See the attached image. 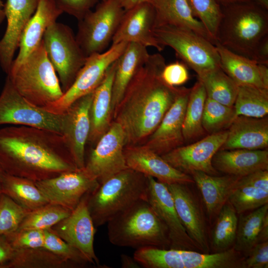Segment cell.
I'll return each instance as SVG.
<instances>
[{
	"label": "cell",
	"mask_w": 268,
	"mask_h": 268,
	"mask_svg": "<svg viewBox=\"0 0 268 268\" xmlns=\"http://www.w3.org/2000/svg\"><path fill=\"white\" fill-rule=\"evenodd\" d=\"M123 0L101 1L78 22L76 40L86 57L105 51L125 12Z\"/></svg>",
	"instance_id": "cell-9"
},
{
	"label": "cell",
	"mask_w": 268,
	"mask_h": 268,
	"mask_svg": "<svg viewBox=\"0 0 268 268\" xmlns=\"http://www.w3.org/2000/svg\"><path fill=\"white\" fill-rule=\"evenodd\" d=\"M71 212V210L66 207L49 202L29 211L21 222L18 229H49L68 216Z\"/></svg>",
	"instance_id": "cell-41"
},
{
	"label": "cell",
	"mask_w": 268,
	"mask_h": 268,
	"mask_svg": "<svg viewBox=\"0 0 268 268\" xmlns=\"http://www.w3.org/2000/svg\"><path fill=\"white\" fill-rule=\"evenodd\" d=\"M7 76L18 93L38 107H46L64 93L43 40L20 64L11 67Z\"/></svg>",
	"instance_id": "cell-6"
},
{
	"label": "cell",
	"mask_w": 268,
	"mask_h": 268,
	"mask_svg": "<svg viewBox=\"0 0 268 268\" xmlns=\"http://www.w3.org/2000/svg\"><path fill=\"white\" fill-rule=\"evenodd\" d=\"M1 193L7 196L29 211L49 203L34 182L5 173L1 183Z\"/></svg>",
	"instance_id": "cell-34"
},
{
	"label": "cell",
	"mask_w": 268,
	"mask_h": 268,
	"mask_svg": "<svg viewBox=\"0 0 268 268\" xmlns=\"http://www.w3.org/2000/svg\"><path fill=\"white\" fill-rule=\"evenodd\" d=\"M14 253V249L5 236H0V268H6Z\"/></svg>",
	"instance_id": "cell-49"
},
{
	"label": "cell",
	"mask_w": 268,
	"mask_h": 268,
	"mask_svg": "<svg viewBox=\"0 0 268 268\" xmlns=\"http://www.w3.org/2000/svg\"><path fill=\"white\" fill-rule=\"evenodd\" d=\"M85 194L68 216L50 229L67 243L79 250L93 265H99L94 252V239L96 231L88 208Z\"/></svg>",
	"instance_id": "cell-15"
},
{
	"label": "cell",
	"mask_w": 268,
	"mask_h": 268,
	"mask_svg": "<svg viewBox=\"0 0 268 268\" xmlns=\"http://www.w3.org/2000/svg\"><path fill=\"white\" fill-rule=\"evenodd\" d=\"M216 1L221 6H224L233 3L249 1L250 0H216Z\"/></svg>",
	"instance_id": "cell-53"
},
{
	"label": "cell",
	"mask_w": 268,
	"mask_h": 268,
	"mask_svg": "<svg viewBox=\"0 0 268 268\" xmlns=\"http://www.w3.org/2000/svg\"><path fill=\"white\" fill-rule=\"evenodd\" d=\"M237 215L228 201L219 212L212 231L211 245L214 253L223 252L232 248L236 236Z\"/></svg>",
	"instance_id": "cell-38"
},
{
	"label": "cell",
	"mask_w": 268,
	"mask_h": 268,
	"mask_svg": "<svg viewBox=\"0 0 268 268\" xmlns=\"http://www.w3.org/2000/svg\"><path fill=\"white\" fill-rule=\"evenodd\" d=\"M236 116L263 118L268 114V89L239 86L233 105Z\"/></svg>",
	"instance_id": "cell-39"
},
{
	"label": "cell",
	"mask_w": 268,
	"mask_h": 268,
	"mask_svg": "<svg viewBox=\"0 0 268 268\" xmlns=\"http://www.w3.org/2000/svg\"><path fill=\"white\" fill-rule=\"evenodd\" d=\"M190 176L201 194L208 219L211 222L228 201L241 177L229 175L213 176L201 171L193 172Z\"/></svg>",
	"instance_id": "cell-29"
},
{
	"label": "cell",
	"mask_w": 268,
	"mask_h": 268,
	"mask_svg": "<svg viewBox=\"0 0 268 268\" xmlns=\"http://www.w3.org/2000/svg\"><path fill=\"white\" fill-rule=\"evenodd\" d=\"M49 202L72 210L83 197L99 185L84 169L65 172L49 179L34 182Z\"/></svg>",
	"instance_id": "cell-16"
},
{
	"label": "cell",
	"mask_w": 268,
	"mask_h": 268,
	"mask_svg": "<svg viewBox=\"0 0 268 268\" xmlns=\"http://www.w3.org/2000/svg\"><path fill=\"white\" fill-rule=\"evenodd\" d=\"M42 40L64 93L73 82L87 57L67 25L53 23L47 28Z\"/></svg>",
	"instance_id": "cell-10"
},
{
	"label": "cell",
	"mask_w": 268,
	"mask_h": 268,
	"mask_svg": "<svg viewBox=\"0 0 268 268\" xmlns=\"http://www.w3.org/2000/svg\"><path fill=\"white\" fill-rule=\"evenodd\" d=\"M39 0H6L4 5L7 26L0 40V65L8 73L21 34L35 12Z\"/></svg>",
	"instance_id": "cell-22"
},
{
	"label": "cell",
	"mask_w": 268,
	"mask_h": 268,
	"mask_svg": "<svg viewBox=\"0 0 268 268\" xmlns=\"http://www.w3.org/2000/svg\"><path fill=\"white\" fill-rule=\"evenodd\" d=\"M128 168L167 184L194 183L192 177L170 165L160 155L145 145L125 147Z\"/></svg>",
	"instance_id": "cell-23"
},
{
	"label": "cell",
	"mask_w": 268,
	"mask_h": 268,
	"mask_svg": "<svg viewBox=\"0 0 268 268\" xmlns=\"http://www.w3.org/2000/svg\"><path fill=\"white\" fill-rule=\"evenodd\" d=\"M101 1H104V0H101Z\"/></svg>",
	"instance_id": "cell-57"
},
{
	"label": "cell",
	"mask_w": 268,
	"mask_h": 268,
	"mask_svg": "<svg viewBox=\"0 0 268 268\" xmlns=\"http://www.w3.org/2000/svg\"><path fill=\"white\" fill-rule=\"evenodd\" d=\"M186 0L193 15L202 24L211 42L215 45L223 14L222 6L216 0Z\"/></svg>",
	"instance_id": "cell-42"
},
{
	"label": "cell",
	"mask_w": 268,
	"mask_h": 268,
	"mask_svg": "<svg viewBox=\"0 0 268 268\" xmlns=\"http://www.w3.org/2000/svg\"><path fill=\"white\" fill-rule=\"evenodd\" d=\"M154 35L159 44L169 46L198 76L220 67L216 46L202 36L188 29L170 25L155 27Z\"/></svg>",
	"instance_id": "cell-8"
},
{
	"label": "cell",
	"mask_w": 268,
	"mask_h": 268,
	"mask_svg": "<svg viewBox=\"0 0 268 268\" xmlns=\"http://www.w3.org/2000/svg\"><path fill=\"white\" fill-rule=\"evenodd\" d=\"M151 0H123V5L125 10H127L133 6L145 2H149Z\"/></svg>",
	"instance_id": "cell-52"
},
{
	"label": "cell",
	"mask_w": 268,
	"mask_h": 268,
	"mask_svg": "<svg viewBox=\"0 0 268 268\" xmlns=\"http://www.w3.org/2000/svg\"><path fill=\"white\" fill-rule=\"evenodd\" d=\"M251 59L268 66V36L265 37L256 48Z\"/></svg>",
	"instance_id": "cell-50"
},
{
	"label": "cell",
	"mask_w": 268,
	"mask_h": 268,
	"mask_svg": "<svg viewBox=\"0 0 268 268\" xmlns=\"http://www.w3.org/2000/svg\"><path fill=\"white\" fill-rule=\"evenodd\" d=\"M3 174H4V172L2 170L1 168L0 167V195L1 183V180H2Z\"/></svg>",
	"instance_id": "cell-56"
},
{
	"label": "cell",
	"mask_w": 268,
	"mask_h": 268,
	"mask_svg": "<svg viewBox=\"0 0 268 268\" xmlns=\"http://www.w3.org/2000/svg\"><path fill=\"white\" fill-rule=\"evenodd\" d=\"M5 236L14 249L38 248L44 247V230L18 229Z\"/></svg>",
	"instance_id": "cell-45"
},
{
	"label": "cell",
	"mask_w": 268,
	"mask_h": 268,
	"mask_svg": "<svg viewBox=\"0 0 268 268\" xmlns=\"http://www.w3.org/2000/svg\"><path fill=\"white\" fill-rule=\"evenodd\" d=\"M206 98L204 87L198 80L190 89L182 127L185 143L194 142L207 135L202 125Z\"/></svg>",
	"instance_id": "cell-35"
},
{
	"label": "cell",
	"mask_w": 268,
	"mask_h": 268,
	"mask_svg": "<svg viewBox=\"0 0 268 268\" xmlns=\"http://www.w3.org/2000/svg\"><path fill=\"white\" fill-rule=\"evenodd\" d=\"M233 106H228L208 97L205 102L202 125L206 134L228 129L236 117Z\"/></svg>",
	"instance_id": "cell-40"
},
{
	"label": "cell",
	"mask_w": 268,
	"mask_h": 268,
	"mask_svg": "<svg viewBox=\"0 0 268 268\" xmlns=\"http://www.w3.org/2000/svg\"><path fill=\"white\" fill-rule=\"evenodd\" d=\"M162 80L167 85L176 87L184 84L189 79L186 65L183 62L165 65L161 72Z\"/></svg>",
	"instance_id": "cell-46"
},
{
	"label": "cell",
	"mask_w": 268,
	"mask_h": 268,
	"mask_svg": "<svg viewBox=\"0 0 268 268\" xmlns=\"http://www.w3.org/2000/svg\"><path fill=\"white\" fill-rule=\"evenodd\" d=\"M93 92L77 99L63 113V135L78 169L85 166V148L90 130V108Z\"/></svg>",
	"instance_id": "cell-20"
},
{
	"label": "cell",
	"mask_w": 268,
	"mask_h": 268,
	"mask_svg": "<svg viewBox=\"0 0 268 268\" xmlns=\"http://www.w3.org/2000/svg\"><path fill=\"white\" fill-rule=\"evenodd\" d=\"M121 267L123 268H138L140 266L134 258L127 255H121Z\"/></svg>",
	"instance_id": "cell-51"
},
{
	"label": "cell",
	"mask_w": 268,
	"mask_h": 268,
	"mask_svg": "<svg viewBox=\"0 0 268 268\" xmlns=\"http://www.w3.org/2000/svg\"><path fill=\"white\" fill-rule=\"evenodd\" d=\"M239 215L233 247L245 257L256 244L268 240V203Z\"/></svg>",
	"instance_id": "cell-32"
},
{
	"label": "cell",
	"mask_w": 268,
	"mask_h": 268,
	"mask_svg": "<svg viewBox=\"0 0 268 268\" xmlns=\"http://www.w3.org/2000/svg\"><path fill=\"white\" fill-rule=\"evenodd\" d=\"M29 211L7 196L0 195V236H7L19 228Z\"/></svg>",
	"instance_id": "cell-43"
},
{
	"label": "cell",
	"mask_w": 268,
	"mask_h": 268,
	"mask_svg": "<svg viewBox=\"0 0 268 268\" xmlns=\"http://www.w3.org/2000/svg\"><path fill=\"white\" fill-rule=\"evenodd\" d=\"M44 248L78 266L91 264L79 250L63 240L50 228L44 230Z\"/></svg>",
	"instance_id": "cell-44"
},
{
	"label": "cell",
	"mask_w": 268,
	"mask_h": 268,
	"mask_svg": "<svg viewBox=\"0 0 268 268\" xmlns=\"http://www.w3.org/2000/svg\"><path fill=\"white\" fill-rule=\"evenodd\" d=\"M126 145L123 130L113 121L90 153L84 170L100 184L128 168L124 155Z\"/></svg>",
	"instance_id": "cell-13"
},
{
	"label": "cell",
	"mask_w": 268,
	"mask_h": 268,
	"mask_svg": "<svg viewBox=\"0 0 268 268\" xmlns=\"http://www.w3.org/2000/svg\"><path fill=\"white\" fill-rule=\"evenodd\" d=\"M190 89L179 88L174 102L144 145L160 156L185 143L182 127Z\"/></svg>",
	"instance_id": "cell-21"
},
{
	"label": "cell",
	"mask_w": 268,
	"mask_h": 268,
	"mask_svg": "<svg viewBox=\"0 0 268 268\" xmlns=\"http://www.w3.org/2000/svg\"><path fill=\"white\" fill-rule=\"evenodd\" d=\"M245 268H268V241L256 244L244 259Z\"/></svg>",
	"instance_id": "cell-48"
},
{
	"label": "cell",
	"mask_w": 268,
	"mask_h": 268,
	"mask_svg": "<svg viewBox=\"0 0 268 268\" xmlns=\"http://www.w3.org/2000/svg\"><path fill=\"white\" fill-rule=\"evenodd\" d=\"M225 141L219 150L265 149L268 147L267 117L237 116L227 129Z\"/></svg>",
	"instance_id": "cell-25"
},
{
	"label": "cell",
	"mask_w": 268,
	"mask_h": 268,
	"mask_svg": "<svg viewBox=\"0 0 268 268\" xmlns=\"http://www.w3.org/2000/svg\"><path fill=\"white\" fill-rule=\"evenodd\" d=\"M76 264L44 248L14 249L13 258L6 268H67Z\"/></svg>",
	"instance_id": "cell-36"
},
{
	"label": "cell",
	"mask_w": 268,
	"mask_h": 268,
	"mask_svg": "<svg viewBox=\"0 0 268 268\" xmlns=\"http://www.w3.org/2000/svg\"><path fill=\"white\" fill-rule=\"evenodd\" d=\"M203 84L207 97L228 106H233L239 86L221 68L198 76Z\"/></svg>",
	"instance_id": "cell-37"
},
{
	"label": "cell",
	"mask_w": 268,
	"mask_h": 268,
	"mask_svg": "<svg viewBox=\"0 0 268 268\" xmlns=\"http://www.w3.org/2000/svg\"><path fill=\"white\" fill-rule=\"evenodd\" d=\"M146 200L167 228L170 248L196 250L177 214L172 196L166 184L146 176Z\"/></svg>",
	"instance_id": "cell-17"
},
{
	"label": "cell",
	"mask_w": 268,
	"mask_h": 268,
	"mask_svg": "<svg viewBox=\"0 0 268 268\" xmlns=\"http://www.w3.org/2000/svg\"><path fill=\"white\" fill-rule=\"evenodd\" d=\"M149 2L155 11V27L170 25L190 29L211 41L203 25L194 16L186 0H151Z\"/></svg>",
	"instance_id": "cell-33"
},
{
	"label": "cell",
	"mask_w": 268,
	"mask_h": 268,
	"mask_svg": "<svg viewBox=\"0 0 268 268\" xmlns=\"http://www.w3.org/2000/svg\"><path fill=\"white\" fill-rule=\"evenodd\" d=\"M64 115L33 105L22 96L7 76L0 94V126H23L63 134Z\"/></svg>",
	"instance_id": "cell-12"
},
{
	"label": "cell",
	"mask_w": 268,
	"mask_h": 268,
	"mask_svg": "<svg viewBox=\"0 0 268 268\" xmlns=\"http://www.w3.org/2000/svg\"><path fill=\"white\" fill-rule=\"evenodd\" d=\"M220 67L238 86L268 89V66L234 53L217 43Z\"/></svg>",
	"instance_id": "cell-24"
},
{
	"label": "cell",
	"mask_w": 268,
	"mask_h": 268,
	"mask_svg": "<svg viewBox=\"0 0 268 268\" xmlns=\"http://www.w3.org/2000/svg\"><path fill=\"white\" fill-rule=\"evenodd\" d=\"M250 1L268 10V0H250Z\"/></svg>",
	"instance_id": "cell-54"
},
{
	"label": "cell",
	"mask_w": 268,
	"mask_h": 268,
	"mask_svg": "<svg viewBox=\"0 0 268 268\" xmlns=\"http://www.w3.org/2000/svg\"><path fill=\"white\" fill-rule=\"evenodd\" d=\"M160 54H149L128 86L113 118L123 130L127 145L148 137L157 128L174 102L179 88L161 79L165 65Z\"/></svg>",
	"instance_id": "cell-2"
},
{
	"label": "cell",
	"mask_w": 268,
	"mask_h": 268,
	"mask_svg": "<svg viewBox=\"0 0 268 268\" xmlns=\"http://www.w3.org/2000/svg\"><path fill=\"white\" fill-rule=\"evenodd\" d=\"M212 164L218 172L242 177L261 170H268V150L236 149L219 150Z\"/></svg>",
	"instance_id": "cell-27"
},
{
	"label": "cell",
	"mask_w": 268,
	"mask_h": 268,
	"mask_svg": "<svg viewBox=\"0 0 268 268\" xmlns=\"http://www.w3.org/2000/svg\"><path fill=\"white\" fill-rule=\"evenodd\" d=\"M4 3L3 2L2 0H0V25L5 18L4 11Z\"/></svg>",
	"instance_id": "cell-55"
},
{
	"label": "cell",
	"mask_w": 268,
	"mask_h": 268,
	"mask_svg": "<svg viewBox=\"0 0 268 268\" xmlns=\"http://www.w3.org/2000/svg\"><path fill=\"white\" fill-rule=\"evenodd\" d=\"M170 192L181 223L198 250L210 253L205 218L199 201L182 184H166Z\"/></svg>",
	"instance_id": "cell-19"
},
{
	"label": "cell",
	"mask_w": 268,
	"mask_h": 268,
	"mask_svg": "<svg viewBox=\"0 0 268 268\" xmlns=\"http://www.w3.org/2000/svg\"><path fill=\"white\" fill-rule=\"evenodd\" d=\"M155 26L156 14L153 5L149 2L136 4L125 10L111 45L136 43L162 51L164 48L154 35Z\"/></svg>",
	"instance_id": "cell-18"
},
{
	"label": "cell",
	"mask_w": 268,
	"mask_h": 268,
	"mask_svg": "<svg viewBox=\"0 0 268 268\" xmlns=\"http://www.w3.org/2000/svg\"><path fill=\"white\" fill-rule=\"evenodd\" d=\"M107 223L109 240L114 245L170 248L167 228L146 200L136 201Z\"/></svg>",
	"instance_id": "cell-3"
},
{
	"label": "cell",
	"mask_w": 268,
	"mask_h": 268,
	"mask_svg": "<svg viewBox=\"0 0 268 268\" xmlns=\"http://www.w3.org/2000/svg\"><path fill=\"white\" fill-rule=\"evenodd\" d=\"M147 48L138 43H129L116 60L111 103L113 115L131 81L147 61L150 54Z\"/></svg>",
	"instance_id": "cell-30"
},
{
	"label": "cell",
	"mask_w": 268,
	"mask_h": 268,
	"mask_svg": "<svg viewBox=\"0 0 268 268\" xmlns=\"http://www.w3.org/2000/svg\"><path fill=\"white\" fill-rule=\"evenodd\" d=\"M116 61L109 67L102 82L93 92L90 108V130L88 139V141L91 143L97 142L111 124L112 87Z\"/></svg>",
	"instance_id": "cell-31"
},
{
	"label": "cell",
	"mask_w": 268,
	"mask_h": 268,
	"mask_svg": "<svg viewBox=\"0 0 268 268\" xmlns=\"http://www.w3.org/2000/svg\"><path fill=\"white\" fill-rule=\"evenodd\" d=\"M128 44L122 42L111 45L109 49L87 57L69 88L59 99L43 109L53 113L62 114L77 99L93 92Z\"/></svg>",
	"instance_id": "cell-11"
},
{
	"label": "cell",
	"mask_w": 268,
	"mask_h": 268,
	"mask_svg": "<svg viewBox=\"0 0 268 268\" xmlns=\"http://www.w3.org/2000/svg\"><path fill=\"white\" fill-rule=\"evenodd\" d=\"M227 134V130L207 134L161 156L172 167L188 175H190L193 172L201 171L217 176L219 172L212 166V158L224 144Z\"/></svg>",
	"instance_id": "cell-14"
},
{
	"label": "cell",
	"mask_w": 268,
	"mask_h": 268,
	"mask_svg": "<svg viewBox=\"0 0 268 268\" xmlns=\"http://www.w3.org/2000/svg\"><path fill=\"white\" fill-rule=\"evenodd\" d=\"M63 13L56 0H39L35 12L21 34L18 54L13 60L11 67L20 64L38 47L47 28L57 21Z\"/></svg>",
	"instance_id": "cell-26"
},
{
	"label": "cell",
	"mask_w": 268,
	"mask_h": 268,
	"mask_svg": "<svg viewBox=\"0 0 268 268\" xmlns=\"http://www.w3.org/2000/svg\"><path fill=\"white\" fill-rule=\"evenodd\" d=\"M0 167L34 182L77 169L63 134L23 126L0 129Z\"/></svg>",
	"instance_id": "cell-1"
},
{
	"label": "cell",
	"mask_w": 268,
	"mask_h": 268,
	"mask_svg": "<svg viewBox=\"0 0 268 268\" xmlns=\"http://www.w3.org/2000/svg\"><path fill=\"white\" fill-rule=\"evenodd\" d=\"M228 201L237 214L268 203V170H261L239 179Z\"/></svg>",
	"instance_id": "cell-28"
},
{
	"label": "cell",
	"mask_w": 268,
	"mask_h": 268,
	"mask_svg": "<svg viewBox=\"0 0 268 268\" xmlns=\"http://www.w3.org/2000/svg\"><path fill=\"white\" fill-rule=\"evenodd\" d=\"M222 9L217 43L251 59L259 44L268 36V10L250 1L230 4Z\"/></svg>",
	"instance_id": "cell-4"
},
{
	"label": "cell",
	"mask_w": 268,
	"mask_h": 268,
	"mask_svg": "<svg viewBox=\"0 0 268 268\" xmlns=\"http://www.w3.org/2000/svg\"><path fill=\"white\" fill-rule=\"evenodd\" d=\"M242 255L233 247L206 254L195 250L147 247L137 249L133 258L145 268H245Z\"/></svg>",
	"instance_id": "cell-7"
},
{
	"label": "cell",
	"mask_w": 268,
	"mask_h": 268,
	"mask_svg": "<svg viewBox=\"0 0 268 268\" xmlns=\"http://www.w3.org/2000/svg\"><path fill=\"white\" fill-rule=\"evenodd\" d=\"M63 11L80 20L96 4L98 0H56Z\"/></svg>",
	"instance_id": "cell-47"
},
{
	"label": "cell",
	"mask_w": 268,
	"mask_h": 268,
	"mask_svg": "<svg viewBox=\"0 0 268 268\" xmlns=\"http://www.w3.org/2000/svg\"><path fill=\"white\" fill-rule=\"evenodd\" d=\"M147 179L130 168L99 184L90 192L88 208L94 226L107 223L136 201L146 200Z\"/></svg>",
	"instance_id": "cell-5"
}]
</instances>
